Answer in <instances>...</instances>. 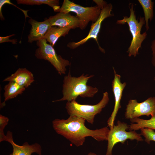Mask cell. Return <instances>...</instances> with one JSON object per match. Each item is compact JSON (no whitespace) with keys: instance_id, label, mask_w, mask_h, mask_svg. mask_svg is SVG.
<instances>
[{"instance_id":"obj_1","label":"cell","mask_w":155,"mask_h":155,"mask_svg":"<svg viewBox=\"0 0 155 155\" xmlns=\"http://www.w3.org/2000/svg\"><path fill=\"white\" fill-rule=\"evenodd\" d=\"M86 120L75 116L67 119H57L52 122L54 129L77 147L83 145L86 138L91 137L98 142L107 141L110 129L108 127L92 130L85 125Z\"/></svg>"},{"instance_id":"obj_2","label":"cell","mask_w":155,"mask_h":155,"mask_svg":"<svg viewBox=\"0 0 155 155\" xmlns=\"http://www.w3.org/2000/svg\"><path fill=\"white\" fill-rule=\"evenodd\" d=\"M93 75L83 73L79 77L71 76L70 70L64 78L63 84V97L53 102L67 100L70 102L76 100L80 96L83 98L93 97L98 92V89L87 84L88 80L94 76Z\"/></svg>"},{"instance_id":"obj_3","label":"cell","mask_w":155,"mask_h":155,"mask_svg":"<svg viewBox=\"0 0 155 155\" xmlns=\"http://www.w3.org/2000/svg\"><path fill=\"white\" fill-rule=\"evenodd\" d=\"M133 6L131 4V7H129V17L124 16L122 19L118 20L117 23L124 24L127 23L128 24L132 38L127 52L129 57L133 56L135 57L138 54V50L141 48L142 42L146 38L147 34L146 32L141 34L142 28L145 24V21L144 17H140L139 22L136 19Z\"/></svg>"},{"instance_id":"obj_4","label":"cell","mask_w":155,"mask_h":155,"mask_svg":"<svg viewBox=\"0 0 155 155\" xmlns=\"http://www.w3.org/2000/svg\"><path fill=\"white\" fill-rule=\"evenodd\" d=\"M109 100L107 92L104 93L102 99L97 104L93 105L78 103L76 100L67 102L65 108L69 116H75L83 118L93 124L95 116L100 113L107 104Z\"/></svg>"},{"instance_id":"obj_5","label":"cell","mask_w":155,"mask_h":155,"mask_svg":"<svg viewBox=\"0 0 155 155\" xmlns=\"http://www.w3.org/2000/svg\"><path fill=\"white\" fill-rule=\"evenodd\" d=\"M101 9L97 6L83 7L69 0H64L62 6L56 12L69 13L73 12L77 14L76 16L80 22L79 28L85 29L90 21L94 23L100 14Z\"/></svg>"},{"instance_id":"obj_6","label":"cell","mask_w":155,"mask_h":155,"mask_svg":"<svg viewBox=\"0 0 155 155\" xmlns=\"http://www.w3.org/2000/svg\"><path fill=\"white\" fill-rule=\"evenodd\" d=\"M36 45L38 48L35 52L36 58L48 61L60 75L65 74L66 67L70 65L69 62L58 55L53 46L47 43L45 39L42 38L37 41Z\"/></svg>"},{"instance_id":"obj_7","label":"cell","mask_w":155,"mask_h":155,"mask_svg":"<svg viewBox=\"0 0 155 155\" xmlns=\"http://www.w3.org/2000/svg\"><path fill=\"white\" fill-rule=\"evenodd\" d=\"M129 128V127L126 123L118 121L117 125H114L112 128L110 129L106 155H112L113 148L118 143H124L128 139L136 140L138 141L143 140L141 134L137 133L135 131H127L126 130Z\"/></svg>"},{"instance_id":"obj_8","label":"cell","mask_w":155,"mask_h":155,"mask_svg":"<svg viewBox=\"0 0 155 155\" xmlns=\"http://www.w3.org/2000/svg\"><path fill=\"white\" fill-rule=\"evenodd\" d=\"M155 114V97H150L140 103L136 100H130L126 109L125 118L132 119L142 115L152 117Z\"/></svg>"},{"instance_id":"obj_9","label":"cell","mask_w":155,"mask_h":155,"mask_svg":"<svg viewBox=\"0 0 155 155\" xmlns=\"http://www.w3.org/2000/svg\"><path fill=\"white\" fill-rule=\"evenodd\" d=\"M112 9L113 6L111 4H107L106 6L101 9L100 16L96 21L92 24L90 30L87 36L78 42H73L68 43L67 45L68 47L73 49L84 44L90 39L93 38L97 42L100 49L103 52L104 50L101 48L98 43L97 36L100 31L102 21L106 18L113 16V15L111 13Z\"/></svg>"},{"instance_id":"obj_10","label":"cell","mask_w":155,"mask_h":155,"mask_svg":"<svg viewBox=\"0 0 155 155\" xmlns=\"http://www.w3.org/2000/svg\"><path fill=\"white\" fill-rule=\"evenodd\" d=\"M114 78L112 82V86L115 99V104L113 110L112 114L107 121L108 126L110 129L114 125V121L119 109L121 108L120 101L122 96L123 91L126 85L125 82L121 83V76L116 73L113 67Z\"/></svg>"},{"instance_id":"obj_11","label":"cell","mask_w":155,"mask_h":155,"mask_svg":"<svg viewBox=\"0 0 155 155\" xmlns=\"http://www.w3.org/2000/svg\"><path fill=\"white\" fill-rule=\"evenodd\" d=\"M6 135L5 141L11 144L13 148V152L10 155H31L33 153L42 155V148L39 144L35 143L30 145L26 142L22 146L19 145L14 142L12 132L8 131Z\"/></svg>"},{"instance_id":"obj_12","label":"cell","mask_w":155,"mask_h":155,"mask_svg":"<svg viewBox=\"0 0 155 155\" xmlns=\"http://www.w3.org/2000/svg\"><path fill=\"white\" fill-rule=\"evenodd\" d=\"M48 19L52 26L75 29L79 28L80 26L79 19L69 13L59 12Z\"/></svg>"},{"instance_id":"obj_13","label":"cell","mask_w":155,"mask_h":155,"mask_svg":"<svg viewBox=\"0 0 155 155\" xmlns=\"http://www.w3.org/2000/svg\"><path fill=\"white\" fill-rule=\"evenodd\" d=\"M28 22L31 26L28 37V42L30 43L42 39L52 26L48 19L40 22L30 18Z\"/></svg>"},{"instance_id":"obj_14","label":"cell","mask_w":155,"mask_h":155,"mask_svg":"<svg viewBox=\"0 0 155 155\" xmlns=\"http://www.w3.org/2000/svg\"><path fill=\"white\" fill-rule=\"evenodd\" d=\"M34 81L33 74L26 68L18 69L3 81L4 82H14L25 88L29 87Z\"/></svg>"},{"instance_id":"obj_15","label":"cell","mask_w":155,"mask_h":155,"mask_svg":"<svg viewBox=\"0 0 155 155\" xmlns=\"http://www.w3.org/2000/svg\"><path fill=\"white\" fill-rule=\"evenodd\" d=\"M71 29L56 26H52L42 38L45 39L53 46L61 37L65 36L67 34Z\"/></svg>"},{"instance_id":"obj_16","label":"cell","mask_w":155,"mask_h":155,"mask_svg":"<svg viewBox=\"0 0 155 155\" xmlns=\"http://www.w3.org/2000/svg\"><path fill=\"white\" fill-rule=\"evenodd\" d=\"M25 88L21 86L14 82H9L4 88V101L3 103L9 99L16 97L18 95L21 94L25 90Z\"/></svg>"},{"instance_id":"obj_17","label":"cell","mask_w":155,"mask_h":155,"mask_svg":"<svg viewBox=\"0 0 155 155\" xmlns=\"http://www.w3.org/2000/svg\"><path fill=\"white\" fill-rule=\"evenodd\" d=\"M130 121L136 123H131L129 128L130 131H135L142 128H148L155 130V114L148 120L137 118L130 119Z\"/></svg>"},{"instance_id":"obj_18","label":"cell","mask_w":155,"mask_h":155,"mask_svg":"<svg viewBox=\"0 0 155 155\" xmlns=\"http://www.w3.org/2000/svg\"><path fill=\"white\" fill-rule=\"evenodd\" d=\"M138 1L143 9L145 27L146 30L148 31L149 28L148 21L150 20L151 21L154 17V2L151 0H138Z\"/></svg>"},{"instance_id":"obj_19","label":"cell","mask_w":155,"mask_h":155,"mask_svg":"<svg viewBox=\"0 0 155 155\" xmlns=\"http://www.w3.org/2000/svg\"><path fill=\"white\" fill-rule=\"evenodd\" d=\"M16 1L18 4L31 5L46 4L52 7L55 12L60 8L59 5V1L58 0H17Z\"/></svg>"},{"instance_id":"obj_20","label":"cell","mask_w":155,"mask_h":155,"mask_svg":"<svg viewBox=\"0 0 155 155\" xmlns=\"http://www.w3.org/2000/svg\"><path fill=\"white\" fill-rule=\"evenodd\" d=\"M141 135L145 137V141L148 144L150 141H155V132L153 129L148 128L140 129Z\"/></svg>"},{"instance_id":"obj_21","label":"cell","mask_w":155,"mask_h":155,"mask_svg":"<svg viewBox=\"0 0 155 155\" xmlns=\"http://www.w3.org/2000/svg\"><path fill=\"white\" fill-rule=\"evenodd\" d=\"M9 119L7 117L0 115V142L6 141V135L4 133V129L8 124Z\"/></svg>"},{"instance_id":"obj_22","label":"cell","mask_w":155,"mask_h":155,"mask_svg":"<svg viewBox=\"0 0 155 155\" xmlns=\"http://www.w3.org/2000/svg\"><path fill=\"white\" fill-rule=\"evenodd\" d=\"M15 34H12L7 36L0 37V43H1L7 42H10L14 44H16L17 43V40L16 39H10L9 38L11 37L14 36Z\"/></svg>"},{"instance_id":"obj_23","label":"cell","mask_w":155,"mask_h":155,"mask_svg":"<svg viewBox=\"0 0 155 155\" xmlns=\"http://www.w3.org/2000/svg\"><path fill=\"white\" fill-rule=\"evenodd\" d=\"M151 48L152 52L151 62L153 66L155 67V38L151 42Z\"/></svg>"},{"instance_id":"obj_24","label":"cell","mask_w":155,"mask_h":155,"mask_svg":"<svg viewBox=\"0 0 155 155\" xmlns=\"http://www.w3.org/2000/svg\"><path fill=\"white\" fill-rule=\"evenodd\" d=\"M93 1L101 9H102L107 4L106 1L102 0H93Z\"/></svg>"},{"instance_id":"obj_25","label":"cell","mask_w":155,"mask_h":155,"mask_svg":"<svg viewBox=\"0 0 155 155\" xmlns=\"http://www.w3.org/2000/svg\"><path fill=\"white\" fill-rule=\"evenodd\" d=\"M4 3L5 4H11L13 5L14 6H15L17 8H18L19 9H20V10H21L24 13L25 16V19L27 17H29L28 15L27 14V12L28 11V10H23L22 9H21L18 7H17L16 5H14L9 0H4Z\"/></svg>"},{"instance_id":"obj_26","label":"cell","mask_w":155,"mask_h":155,"mask_svg":"<svg viewBox=\"0 0 155 155\" xmlns=\"http://www.w3.org/2000/svg\"><path fill=\"white\" fill-rule=\"evenodd\" d=\"M88 155H97L94 153L90 152L88 154Z\"/></svg>"},{"instance_id":"obj_27","label":"cell","mask_w":155,"mask_h":155,"mask_svg":"<svg viewBox=\"0 0 155 155\" xmlns=\"http://www.w3.org/2000/svg\"><path fill=\"white\" fill-rule=\"evenodd\" d=\"M154 80L155 81V77H154Z\"/></svg>"}]
</instances>
